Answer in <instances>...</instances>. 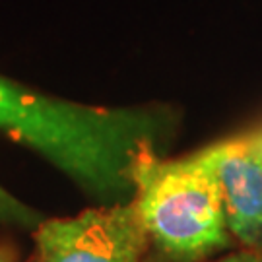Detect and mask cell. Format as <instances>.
Returning <instances> with one entry per match:
<instances>
[{
  "label": "cell",
  "mask_w": 262,
  "mask_h": 262,
  "mask_svg": "<svg viewBox=\"0 0 262 262\" xmlns=\"http://www.w3.org/2000/svg\"><path fill=\"white\" fill-rule=\"evenodd\" d=\"M167 121L156 109L66 101L0 76V130L39 151L103 204L134 198V163L156 148Z\"/></svg>",
  "instance_id": "6da1fadb"
},
{
  "label": "cell",
  "mask_w": 262,
  "mask_h": 262,
  "mask_svg": "<svg viewBox=\"0 0 262 262\" xmlns=\"http://www.w3.org/2000/svg\"><path fill=\"white\" fill-rule=\"evenodd\" d=\"M132 181L150 241L167 256L190 262L229 247L222 188L208 150L161 159L150 148L134 163Z\"/></svg>",
  "instance_id": "7a4b0ae2"
},
{
  "label": "cell",
  "mask_w": 262,
  "mask_h": 262,
  "mask_svg": "<svg viewBox=\"0 0 262 262\" xmlns=\"http://www.w3.org/2000/svg\"><path fill=\"white\" fill-rule=\"evenodd\" d=\"M33 239L35 253L28 262H140L150 243L136 198L43 220Z\"/></svg>",
  "instance_id": "3957f363"
},
{
  "label": "cell",
  "mask_w": 262,
  "mask_h": 262,
  "mask_svg": "<svg viewBox=\"0 0 262 262\" xmlns=\"http://www.w3.org/2000/svg\"><path fill=\"white\" fill-rule=\"evenodd\" d=\"M222 188L229 233L251 251H262V148L254 134L206 148Z\"/></svg>",
  "instance_id": "277c9868"
},
{
  "label": "cell",
  "mask_w": 262,
  "mask_h": 262,
  "mask_svg": "<svg viewBox=\"0 0 262 262\" xmlns=\"http://www.w3.org/2000/svg\"><path fill=\"white\" fill-rule=\"evenodd\" d=\"M0 222H10V224H19L24 227H29V225H39L43 220L35 210L21 204L6 188L0 187Z\"/></svg>",
  "instance_id": "5b68a950"
},
{
  "label": "cell",
  "mask_w": 262,
  "mask_h": 262,
  "mask_svg": "<svg viewBox=\"0 0 262 262\" xmlns=\"http://www.w3.org/2000/svg\"><path fill=\"white\" fill-rule=\"evenodd\" d=\"M215 262H262V251H251L247 249L243 253H235L231 256H225Z\"/></svg>",
  "instance_id": "8992f818"
},
{
  "label": "cell",
  "mask_w": 262,
  "mask_h": 262,
  "mask_svg": "<svg viewBox=\"0 0 262 262\" xmlns=\"http://www.w3.org/2000/svg\"><path fill=\"white\" fill-rule=\"evenodd\" d=\"M18 260V253L14 247L10 245H0V262H16Z\"/></svg>",
  "instance_id": "52a82bcc"
},
{
  "label": "cell",
  "mask_w": 262,
  "mask_h": 262,
  "mask_svg": "<svg viewBox=\"0 0 262 262\" xmlns=\"http://www.w3.org/2000/svg\"><path fill=\"white\" fill-rule=\"evenodd\" d=\"M254 134V138H256V142L260 144V148H262V130H258V132H253Z\"/></svg>",
  "instance_id": "ba28073f"
}]
</instances>
